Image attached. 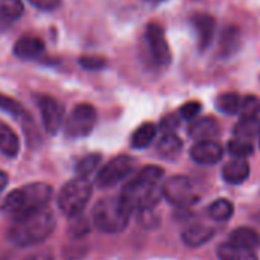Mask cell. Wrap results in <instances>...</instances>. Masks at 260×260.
Returning <instances> with one entry per match:
<instances>
[{
  "mask_svg": "<svg viewBox=\"0 0 260 260\" xmlns=\"http://www.w3.org/2000/svg\"><path fill=\"white\" fill-rule=\"evenodd\" d=\"M165 171L158 166L143 168L120 192L119 200L129 212L155 209L161 195Z\"/></svg>",
  "mask_w": 260,
  "mask_h": 260,
  "instance_id": "obj_1",
  "label": "cell"
},
{
  "mask_svg": "<svg viewBox=\"0 0 260 260\" xmlns=\"http://www.w3.org/2000/svg\"><path fill=\"white\" fill-rule=\"evenodd\" d=\"M56 221L50 209L44 207L37 212L15 218L8 230V241L17 247H30L44 242L55 230Z\"/></svg>",
  "mask_w": 260,
  "mask_h": 260,
  "instance_id": "obj_2",
  "label": "cell"
},
{
  "mask_svg": "<svg viewBox=\"0 0 260 260\" xmlns=\"http://www.w3.org/2000/svg\"><path fill=\"white\" fill-rule=\"evenodd\" d=\"M52 198V187L46 183H32L12 190L2 204V212L11 218L44 209Z\"/></svg>",
  "mask_w": 260,
  "mask_h": 260,
  "instance_id": "obj_3",
  "label": "cell"
},
{
  "mask_svg": "<svg viewBox=\"0 0 260 260\" xmlns=\"http://www.w3.org/2000/svg\"><path fill=\"white\" fill-rule=\"evenodd\" d=\"M131 212L122 204L119 198L101 200L91 213L94 227L102 233L117 235L122 233L129 222Z\"/></svg>",
  "mask_w": 260,
  "mask_h": 260,
  "instance_id": "obj_4",
  "label": "cell"
},
{
  "mask_svg": "<svg viewBox=\"0 0 260 260\" xmlns=\"http://www.w3.org/2000/svg\"><path fill=\"white\" fill-rule=\"evenodd\" d=\"M91 192L93 187L87 178H75L61 189L58 195V207L69 218L82 215V210L91 198Z\"/></svg>",
  "mask_w": 260,
  "mask_h": 260,
  "instance_id": "obj_5",
  "label": "cell"
},
{
  "mask_svg": "<svg viewBox=\"0 0 260 260\" xmlns=\"http://www.w3.org/2000/svg\"><path fill=\"white\" fill-rule=\"evenodd\" d=\"M98 120V113L90 104H79L70 113L66 122V136L69 139H82L87 137Z\"/></svg>",
  "mask_w": 260,
  "mask_h": 260,
  "instance_id": "obj_6",
  "label": "cell"
},
{
  "mask_svg": "<svg viewBox=\"0 0 260 260\" xmlns=\"http://www.w3.org/2000/svg\"><path fill=\"white\" fill-rule=\"evenodd\" d=\"M161 195L177 207H189L198 201V195L187 177H172L161 186Z\"/></svg>",
  "mask_w": 260,
  "mask_h": 260,
  "instance_id": "obj_7",
  "label": "cell"
},
{
  "mask_svg": "<svg viewBox=\"0 0 260 260\" xmlns=\"http://www.w3.org/2000/svg\"><path fill=\"white\" fill-rule=\"evenodd\" d=\"M136 166V160L129 155H117L113 160H110L96 177V184L101 189H108L125 180Z\"/></svg>",
  "mask_w": 260,
  "mask_h": 260,
  "instance_id": "obj_8",
  "label": "cell"
},
{
  "mask_svg": "<svg viewBox=\"0 0 260 260\" xmlns=\"http://www.w3.org/2000/svg\"><path fill=\"white\" fill-rule=\"evenodd\" d=\"M145 38H146V44H148V50L152 58V62L158 67L169 66L172 61V52H171L163 27L157 23H149L145 32Z\"/></svg>",
  "mask_w": 260,
  "mask_h": 260,
  "instance_id": "obj_9",
  "label": "cell"
},
{
  "mask_svg": "<svg viewBox=\"0 0 260 260\" xmlns=\"http://www.w3.org/2000/svg\"><path fill=\"white\" fill-rule=\"evenodd\" d=\"M35 99H37L46 131L50 134H56L62 125V120H64L62 105L55 98L47 96V94H38Z\"/></svg>",
  "mask_w": 260,
  "mask_h": 260,
  "instance_id": "obj_10",
  "label": "cell"
},
{
  "mask_svg": "<svg viewBox=\"0 0 260 260\" xmlns=\"http://www.w3.org/2000/svg\"><path fill=\"white\" fill-rule=\"evenodd\" d=\"M222 155H224V149L215 140L197 142L190 149L192 160L197 161L198 165H204V166L219 163L222 160Z\"/></svg>",
  "mask_w": 260,
  "mask_h": 260,
  "instance_id": "obj_11",
  "label": "cell"
},
{
  "mask_svg": "<svg viewBox=\"0 0 260 260\" xmlns=\"http://www.w3.org/2000/svg\"><path fill=\"white\" fill-rule=\"evenodd\" d=\"M190 26L198 40V46L206 50L215 35V18L206 12H197L190 17Z\"/></svg>",
  "mask_w": 260,
  "mask_h": 260,
  "instance_id": "obj_12",
  "label": "cell"
},
{
  "mask_svg": "<svg viewBox=\"0 0 260 260\" xmlns=\"http://www.w3.org/2000/svg\"><path fill=\"white\" fill-rule=\"evenodd\" d=\"M219 123L213 117H201L197 119L190 123L187 133L192 139L197 142H204V140H213L219 136Z\"/></svg>",
  "mask_w": 260,
  "mask_h": 260,
  "instance_id": "obj_13",
  "label": "cell"
},
{
  "mask_svg": "<svg viewBox=\"0 0 260 260\" xmlns=\"http://www.w3.org/2000/svg\"><path fill=\"white\" fill-rule=\"evenodd\" d=\"M44 52V43L43 40L37 38V37H21L17 40L15 46H14V53L17 58L29 61V59H37L38 56H41Z\"/></svg>",
  "mask_w": 260,
  "mask_h": 260,
  "instance_id": "obj_14",
  "label": "cell"
},
{
  "mask_svg": "<svg viewBox=\"0 0 260 260\" xmlns=\"http://www.w3.org/2000/svg\"><path fill=\"white\" fill-rule=\"evenodd\" d=\"M213 235H215V230L212 227H207L204 224H193L183 232L181 239L187 247L197 248V247L207 244L213 238Z\"/></svg>",
  "mask_w": 260,
  "mask_h": 260,
  "instance_id": "obj_15",
  "label": "cell"
},
{
  "mask_svg": "<svg viewBox=\"0 0 260 260\" xmlns=\"http://www.w3.org/2000/svg\"><path fill=\"white\" fill-rule=\"evenodd\" d=\"M183 149V142L175 133H163L157 143V152L165 160H174L180 155Z\"/></svg>",
  "mask_w": 260,
  "mask_h": 260,
  "instance_id": "obj_16",
  "label": "cell"
},
{
  "mask_svg": "<svg viewBox=\"0 0 260 260\" xmlns=\"http://www.w3.org/2000/svg\"><path fill=\"white\" fill-rule=\"evenodd\" d=\"M248 175H250V166L242 158L232 160L222 168V178L229 184H241L248 178Z\"/></svg>",
  "mask_w": 260,
  "mask_h": 260,
  "instance_id": "obj_17",
  "label": "cell"
},
{
  "mask_svg": "<svg viewBox=\"0 0 260 260\" xmlns=\"http://www.w3.org/2000/svg\"><path fill=\"white\" fill-rule=\"evenodd\" d=\"M230 242L235 245H239L242 248L254 251L256 248L260 247V236L256 230H253L250 227H241V229H236L230 235Z\"/></svg>",
  "mask_w": 260,
  "mask_h": 260,
  "instance_id": "obj_18",
  "label": "cell"
},
{
  "mask_svg": "<svg viewBox=\"0 0 260 260\" xmlns=\"http://www.w3.org/2000/svg\"><path fill=\"white\" fill-rule=\"evenodd\" d=\"M20 151V140L17 134L3 122H0V152L9 158L17 157Z\"/></svg>",
  "mask_w": 260,
  "mask_h": 260,
  "instance_id": "obj_19",
  "label": "cell"
},
{
  "mask_svg": "<svg viewBox=\"0 0 260 260\" xmlns=\"http://www.w3.org/2000/svg\"><path fill=\"white\" fill-rule=\"evenodd\" d=\"M235 137L244 139V140H253L260 136V120L256 116H244L236 125H235Z\"/></svg>",
  "mask_w": 260,
  "mask_h": 260,
  "instance_id": "obj_20",
  "label": "cell"
},
{
  "mask_svg": "<svg viewBox=\"0 0 260 260\" xmlns=\"http://www.w3.org/2000/svg\"><path fill=\"white\" fill-rule=\"evenodd\" d=\"M218 257L219 260H257L254 251L242 248L232 242L221 244L218 247Z\"/></svg>",
  "mask_w": 260,
  "mask_h": 260,
  "instance_id": "obj_21",
  "label": "cell"
},
{
  "mask_svg": "<svg viewBox=\"0 0 260 260\" xmlns=\"http://www.w3.org/2000/svg\"><path fill=\"white\" fill-rule=\"evenodd\" d=\"M24 12L21 0H0V27L18 20Z\"/></svg>",
  "mask_w": 260,
  "mask_h": 260,
  "instance_id": "obj_22",
  "label": "cell"
},
{
  "mask_svg": "<svg viewBox=\"0 0 260 260\" xmlns=\"http://www.w3.org/2000/svg\"><path fill=\"white\" fill-rule=\"evenodd\" d=\"M155 136H157V125H154L151 122L143 123L134 131V134L131 137V145L136 149H145L154 142Z\"/></svg>",
  "mask_w": 260,
  "mask_h": 260,
  "instance_id": "obj_23",
  "label": "cell"
},
{
  "mask_svg": "<svg viewBox=\"0 0 260 260\" xmlns=\"http://www.w3.org/2000/svg\"><path fill=\"white\" fill-rule=\"evenodd\" d=\"M242 104H244V96L238 93H224L218 96L216 99V107L221 113L224 114H241L242 113Z\"/></svg>",
  "mask_w": 260,
  "mask_h": 260,
  "instance_id": "obj_24",
  "label": "cell"
},
{
  "mask_svg": "<svg viewBox=\"0 0 260 260\" xmlns=\"http://www.w3.org/2000/svg\"><path fill=\"white\" fill-rule=\"evenodd\" d=\"M101 160H102V155L96 154V152L94 154H88L82 160H79V163L76 165V169H75L78 178H87L88 180V177L96 172Z\"/></svg>",
  "mask_w": 260,
  "mask_h": 260,
  "instance_id": "obj_25",
  "label": "cell"
},
{
  "mask_svg": "<svg viewBox=\"0 0 260 260\" xmlns=\"http://www.w3.org/2000/svg\"><path fill=\"white\" fill-rule=\"evenodd\" d=\"M233 212H235V207H233V204L229 200H218L209 209L210 216L215 221H219V222L230 219L232 215H233Z\"/></svg>",
  "mask_w": 260,
  "mask_h": 260,
  "instance_id": "obj_26",
  "label": "cell"
},
{
  "mask_svg": "<svg viewBox=\"0 0 260 260\" xmlns=\"http://www.w3.org/2000/svg\"><path fill=\"white\" fill-rule=\"evenodd\" d=\"M229 152L233 155V157H238V158H245L248 155L253 154V145L250 140H244V139H239V137H233L230 142H229Z\"/></svg>",
  "mask_w": 260,
  "mask_h": 260,
  "instance_id": "obj_27",
  "label": "cell"
},
{
  "mask_svg": "<svg viewBox=\"0 0 260 260\" xmlns=\"http://www.w3.org/2000/svg\"><path fill=\"white\" fill-rule=\"evenodd\" d=\"M0 110L17 117V119H23V117H27V113L26 110L20 105V102H17L15 99L6 96V94H2L0 93Z\"/></svg>",
  "mask_w": 260,
  "mask_h": 260,
  "instance_id": "obj_28",
  "label": "cell"
},
{
  "mask_svg": "<svg viewBox=\"0 0 260 260\" xmlns=\"http://www.w3.org/2000/svg\"><path fill=\"white\" fill-rule=\"evenodd\" d=\"M72 224L69 225V233L75 238H82L88 233L90 230V224L87 221V218H84L82 215H78L75 218H72Z\"/></svg>",
  "mask_w": 260,
  "mask_h": 260,
  "instance_id": "obj_29",
  "label": "cell"
},
{
  "mask_svg": "<svg viewBox=\"0 0 260 260\" xmlns=\"http://www.w3.org/2000/svg\"><path fill=\"white\" fill-rule=\"evenodd\" d=\"M203 110V105L197 101H190V102H186L181 108H180V116L186 120H193L200 111Z\"/></svg>",
  "mask_w": 260,
  "mask_h": 260,
  "instance_id": "obj_30",
  "label": "cell"
},
{
  "mask_svg": "<svg viewBox=\"0 0 260 260\" xmlns=\"http://www.w3.org/2000/svg\"><path fill=\"white\" fill-rule=\"evenodd\" d=\"M139 222L145 229H154L158 225L160 221H158V216L155 215L154 209H146V210L139 212Z\"/></svg>",
  "mask_w": 260,
  "mask_h": 260,
  "instance_id": "obj_31",
  "label": "cell"
},
{
  "mask_svg": "<svg viewBox=\"0 0 260 260\" xmlns=\"http://www.w3.org/2000/svg\"><path fill=\"white\" fill-rule=\"evenodd\" d=\"M79 64H81L84 69H87V70H99V69H102V67H105V66H107V62H105V59H104V58H99V56H90V55H87V56H81Z\"/></svg>",
  "mask_w": 260,
  "mask_h": 260,
  "instance_id": "obj_32",
  "label": "cell"
},
{
  "mask_svg": "<svg viewBox=\"0 0 260 260\" xmlns=\"http://www.w3.org/2000/svg\"><path fill=\"white\" fill-rule=\"evenodd\" d=\"M27 2L41 11H53L61 5V0H27Z\"/></svg>",
  "mask_w": 260,
  "mask_h": 260,
  "instance_id": "obj_33",
  "label": "cell"
},
{
  "mask_svg": "<svg viewBox=\"0 0 260 260\" xmlns=\"http://www.w3.org/2000/svg\"><path fill=\"white\" fill-rule=\"evenodd\" d=\"M177 126H178V119H177L174 114L165 117L163 122H161V128H163L165 133H174V129H175Z\"/></svg>",
  "mask_w": 260,
  "mask_h": 260,
  "instance_id": "obj_34",
  "label": "cell"
},
{
  "mask_svg": "<svg viewBox=\"0 0 260 260\" xmlns=\"http://www.w3.org/2000/svg\"><path fill=\"white\" fill-rule=\"evenodd\" d=\"M23 260H53V256L49 251H38V253H34V254L24 257Z\"/></svg>",
  "mask_w": 260,
  "mask_h": 260,
  "instance_id": "obj_35",
  "label": "cell"
},
{
  "mask_svg": "<svg viewBox=\"0 0 260 260\" xmlns=\"http://www.w3.org/2000/svg\"><path fill=\"white\" fill-rule=\"evenodd\" d=\"M6 184H8V177H6V174H5V172H2V171H0V195H2V192L5 190Z\"/></svg>",
  "mask_w": 260,
  "mask_h": 260,
  "instance_id": "obj_36",
  "label": "cell"
},
{
  "mask_svg": "<svg viewBox=\"0 0 260 260\" xmlns=\"http://www.w3.org/2000/svg\"><path fill=\"white\" fill-rule=\"evenodd\" d=\"M151 2H163V0H151Z\"/></svg>",
  "mask_w": 260,
  "mask_h": 260,
  "instance_id": "obj_37",
  "label": "cell"
}]
</instances>
